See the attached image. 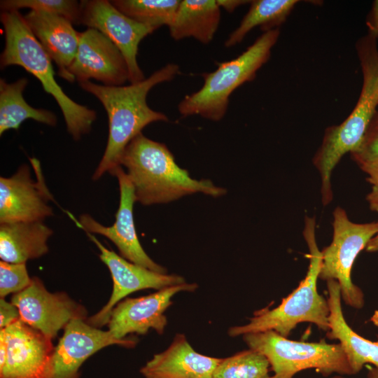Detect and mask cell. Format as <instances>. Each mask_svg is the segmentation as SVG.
<instances>
[{"mask_svg": "<svg viewBox=\"0 0 378 378\" xmlns=\"http://www.w3.org/2000/svg\"><path fill=\"white\" fill-rule=\"evenodd\" d=\"M178 64L169 63L144 80L128 85L106 86L89 81L80 87L94 95L104 107L108 118V136L104 155L92 175L99 179L120 165L121 155L129 143L154 122H167V116L150 108L147 94L156 85L172 80L179 73Z\"/></svg>", "mask_w": 378, "mask_h": 378, "instance_id": "obj_1", "label": "cell"}, {"mask_svg": "<svg viewBox=\"0 0 378 378\" xmlns=\"http://www.w3.org/2000/svg\"><path fill=\"white\" fill-rule=\"evenodd\" d=\"M120 165L127 169L136 201L144 206L169 203L197 192L214 197L227 192L226 189L215 186L209 179L192 178L187 170L177 164L165 144L142 133L126 146Z\"/></svg>", "mask_w": 378, "mask_h": 378, "instance_id": "obj_2", "label": "cell"}, {"mask_svg": "<svg viewBox=\"0 0 378 378\" xmlns=\"http://www.w3.org/2000/svg\"><path fill=\"white\" fill-rule=\"evenodd\" d=\"M356 50L362 72V87L351 113L340 125L327 127L313 163L321 180V193L332 194L331 174L346 153L360 146L368 126L378 109V46L377 39L368 34L356 43Z\"/></svg>", "mask_w": 378, "mask_h": 378, "instance_id": "obj_3", "label": "cell"}, {"mask_svg": "<svg viewBox=\"0 0 378 378\" xmlns=\"http://www.w3.org/2000/svg\"><path fill=\"white\" fill-rule=\"evenodd\" d=\"M5 46L0 56L1 68L18 65L36 77L43 90L53 97L63 114L68 132L76 141L89 133L96 112L72 100L55 78L52 59L31 33L19 11L1 12Z\"/></svg>", "mask_w": 378, "mask_h": 378, "instance_id": "obj_4", "label": "cell"}, {"mask_svg": "<svg viewBox=\"0 0 378 378\" xmlns=\"http://www.w3.org/2000/svg\"><path fill=\"white\" fill-rule=\"evenodd\" d=\"M315 227V218L307 216L303 236L309 250V263L306 276L298 286L283 298L277 307L260 309L254 313L248 323L230 328L228 330L230 336L274 330L288 337L291 331L303 322L314 324L323 331L328 330V302L317 290L322 253L317 246Z\"/></svg>", "mask_w": 378, "mask_h": 378, "instance_id": "obj_5", "label": "cell"}, {"mask_svg": "<svg viewBox=\"0 0 378 378\" xmlns=\"http://www.w3.org/2000/svg\"><path fill=\"white\" fill-rule=\"evenodd\" d=\"M279 35V28L263 32L238 57L217 63L214 71L202 74L203 85L179 102V113L184 117L200 115L212 121L220 120L227 113L231 94L255 78L269 60Z\"/></svg>", "mask_w": 378, "mask_h": 378, "instance_id": "obj_6", "label": "cell"}, {"mask_svg": "<svg viewBox=\"0 0 378 378\" xmlns=\"http://www.w3.org/2000/svg\"><path fill=\"white\" fill-rule=\"evenodd\" d=\"M243 340L249 349L266 357L273 372L270 378H293L298 372L309 369H315L325 377L333 373L354 375L340 343L292 340L274 330L245 334Z\"/></svg>", "mask_w": 378, "mask_h": 378, "instance_id": "obj_7", "label": "cell"}, {"mask_svg": "<svg viewBox=\"0 0 378 378\" xmlns=\"http://www.w3.org/2000/svg\"><path fill=\"white\" fill-rule=\"evenodd\" d=\"M333 236L330 244L321 251L322 265L319 279L335 280L340 287L342 300L354 309L365 304L363 290L351 279L356 258L378 233V220L356 223L337 206L333 211Z\"/></svg>", "mask_w": 378, "mask_h": 378, "instance_id": "obj_8", "label": "cell"}, {"mask_svg": "<svg viewBox=\"0 0 378 378\" xmlns=\"http://www.w3.org/2000/svg\"><path fill=\"white\" fill-rule=\"evenodd\" d=\"M80 2L79 24L98 30L121 52L127 64L130 83L146 78L137 62L139 46L156 27L139 22L115 8L111 1L84 0Z\"/></svg>", "mask_w": 378, "mask_h": 378, "instance_id": "obj_9", "label": "cell"}, {"mask_svg": "<svg viewBox=\"0 0 378 378\" xmlns=\"http://www.w3.org/2000/svg\"><path fill=\"white\" fill-rule=\"evenodd\" d=\"M36 179L31 176L27 164L19 167L10 177L0 178V223L43 221L53 215L50 192L42 172L41 163L29 158Z\"/></svg>", "mask_w": 378, "mask_h": 378, "instance_id": "obj_10", "label": "cell"}, {"mask_svg": "<svg viewBox=\"0 0 378 378\" xmlns=\"http://www.w3.org/2000/svg\"><path fill=\"white\" fill-rule=\"evenodd\" d=\"M118 181L120 202L114 223L104 226L89 214L80 216L78 220L70 214L76 225L85 232L99 234L111 240L118 248L120 255L128 261L150 270L167 273V269L153 261L139 242L135 230L133 207L136 201L134 186L121 165L111 173Z\"/></svg>", "mask_w": 378, "mask_h": 378, "instance_id": "obj_11", "label": "cell"}, {"mask_svg": "<svg viewBox=\"0 0 378 378\" xmlns=\"http://www.w3.org/2000/svg\"><path fill=\"white\" fill-rule=\"evenodd\" d=\"M100 251L99 258L108 268L113 280V290L108 302L86 322L101 328L108 324L115 305L130 294L143 289L162 288L186 283L183 276L160 273L136 265L105 247L92 234L86 232Z\"/></svg>", "mask_w": 378, "mask_h": 378, "instance_id": "obj_12", "label": "cell"}, {"mask_svg": "<svg viewBox=\"0 0 378 378\" xmlns=\"http://www.w3.org/2000/svg\"><path fill=\"white\" fill-rule=\"evenodd\" d=\"M10 302L18 307L22 321L51 339L71 321L87 318L83 305L64 292H49L36 276L25 289L14 294Z\"/></svg>", "mask_w": 378, "mask_h": 378, "instance_id": "obj_13", "label": "cell"}, {"mask_svg": "<svg viewBox=\"0 0 378 378\" xmlns=\"http://www.w3.org/2000/svg\"><path fill=\"white\" fill-rule=\"evenodd\" d=\"M0 330L6 342L0 378H51L52 339L21 319Z\"/></svg>", "mask_w": 378, "mask_h": 378, "instance_id": "obj_14", "label": "cell"}, {"mask_svg": "<svg viewBox=\"0 0 378 378\" xmlns=\"http://www.w3.org/2000/svg\"><path fill=\"white\" fill-rule=\"evenodd\" d=\"M72 81L94 79L106 86H120L130 80L125 59L104 34L88 28L80 34L76 55L67 69Z\"/></svg>", "mask_w": 378, "mask_h": 378, "instance_id": "obj_15", "label": "cell"}, {"mask_svg": "<svg viewBox=\"0 0 378 378\" xmlns=\"http://www.w3.org/2000/svg\"><path fill=\"white\" fill-rule=\"evenodd\" d=\"M196 284L183 283L169 286L139 298H126L111 312L108 331L118 340L130 333L145 335L151 328L162 334L167 320L165 311L172 304V298L182 291H194Z\"/></svg>", "mask_w": 378, "mask_h": 378, "instance_id": "obj_16", "label": "cell"}, {"mask_svg": "<svg viewBox=\"0 0 378 378\" xmlns=\"http://www.w3.org/2000/svg\"><path fill=\"white\" fill-rule=\"evenodd\" d=\"M64 330L55 346L51 378H80L83 363L100 349L113 344L132 348L136 344L132 339H116L108 330L95 328L81 318L71 321Z\"/></svg>", "mask_w": 378, "mask_h": 378, "instance_id": "obj_17", "label": "cell"}, {"mask_svg": "<svg viewBox=\"0 0 378 378\" xmlns=\"http://www.w3.org/2000/svg\"><path fill=\"white\" fill-rule=\"evenodd\" d=\"M33 35L58 68V74L68 82L67 71L78 47L80 34L66 18L48 12L30 10L23 15Z\"/></svg>", "mask_w": 378, "mask_h": 378, "instance_id": "obj_18", "label": "cell"}, {"mask_svg": "<svg viewBox=\"0 0 378 378\" xmlns=\"http://www.w3.org/2000/svg\"><path fill=\"white\" fill-rule=\"evenodd\" d=\"M221 358L197 352L183 334H177L170 346L156 354L143 366L144 378H212Z\"/></svg>", "mask_w": 378, "mask_h": 378, "instance_id": "obj_19", "label": "cell"}, {"mask_svg": "<svg viewBox=\"0 0 378 378\" xmlns=\"http://www.w3.org/2000/svg\"><path fill=\"white\" fill-rule=\"evenodd\" d=\"M327 282L330 314L326 337L337 340L344 351L354 374L366 364L378 368V340L372 341L356 333L347 323L342 308L340 287L335 280Z\"/></svg>", "mask_w": 378, "mask_h": 378, "instance_id": "obj_20", "label": "cell"}, {"mask_svg": "<svg viewBox=\"0 0 378 378\" xmlns=\"http://www.w3.org/2000/svg\"><path fill=\"white\" fill-rule=\"evenodd\" d=\"M52 233L43 221L0 223V258L11 263L40 258L48 252Z\"/></svg>", "mask_w": 378, "mask_h": 378, "instance_id": "obj_21", "label": "cell"}, {"mask_svg": "<svg viewBox=\"0 0 378 378\" xmlns=\"http://www.w3.org/2000/svg\"><path fill=\"white\" fill-rule=\"evenodd\" d=\"M220 20V8L217 0L180 1L169 27L170 36L176 41L193 38L208 44L212 41Z\"/></svg>", "mask_w": 378, "mask_h": 378, "instance_id": "obj_22", "label": "cell"}, {"mask_svg": "<svg viewBox=\"0 0 378 378\" xmlns=\"http://www.w3.org/2000/svg\"><path fill=\"white\" fill-rule=\"evenodd\" d=\"M28 84L26 78L13 83L0 79V135L8 130H18L27 119L54 127L57 117L52 111L30 106L23 97V91Z\"/></svg>", "mask_w": 378, "mask_h": 378, "instance_id": "obj_23", "label": "cell"}, {"mask_svg": "<svg viewBox=\"0 0 378 378\" xmlns=\"http://www.w3.org/2000/svg\"><path fill=\"white\" fill-rule=\"evenodd\" d=\"M298 0H255L239 26L232 31L224 45L230 48L240 43L253 28L260 27L263 31L279 28L285 22Z\"/></svg>", "mask_w": 378, "mask_h": 378, "instance_id": "obj_24", "label": "cell"}, {"mask_svg": "<svg viewBox=\"0 0 378 378\" xmlns=\"http://www.w3.org/2000/svg\"><path fill=\"white\" fill-rule=\"evenodd\" d=\"M111 2L129 18L159 29L172 23L178 0H112Z\"/></svg>", "mask_w": 378, "mask_h": 378, "instance_id": "obj_25", "label": "cell"}, {"mask_svg": "<svg viewBox=\"0 0 378 378\" xmlns=\"http://www.w3.org/2000/svg\"><path fill=\"white\" fill-rule=\"evenodd\" d=\"M270 372L266 357L248 349L221 358L212 378H270Z\"/></svg>", "mask_w": 378, "mask_h": 378, "instance_id": "obj_26", "label": "cell"}, {"mask_svg": "<svg viewBox=\"0 0 378 378\" xmlns=\"http://www.w3.org/2000/svg\"><path fill=\"white\" fill-rule=\"evenodd\" d=\"M0 8L2 12L22 8L48 12L63 16L76 24H79L81 10L80 2L74 0H1Z\"/></svg>", "mask_w": 378, "mask_h": 378, "instance_id": "obj_27", "label": "cell"}, {"mask_svg": "<svg viewBox=\"0 0 378 378\" xmlns=\"http://www.w3.org/2000/svg\"><path fill=\"white\" fill-rule=\"evenodd\" d=\"M26 263L0 262V297L4 298L10 293H18L31 283Z\"/></svg>", "mask_w": 378, "mask_h": 378, "instance_id": "obj_28", "label": "cell"}, {"mask_svg": "<svg viewBox=\"0 0 378 378\" xmlns=\"http://www.w3.org/2000/svg\"><path fill=\"white\" fill-rule=\"evenodd\" d=\"M350 154L356 164L378 157V109L371 119L360 146Z\"/></svg>", "mask_w": 378, "mask_h": 378, "instance_id": "obj_29", "label": "cell"}, {"mask_svg": "<svg viewBox=\"0 0 378 378\" xmlns=\"http://www.w3.org/2000/svg\"><path fill=\"white\" fill-rule=\"evenodd\" d=\"M20 319L18 307L11 302L4 298L0 299V328H5L13 323Z\"/></svg>", "mask_w": 378, "mask_h": 378, "instance_id": "obj_30", "label": "cell"}, {"mask_svg": "<svg viewBox=\"0 0 378 378\" xmlns=\"http://www.w3.org/2000/svg\"><path fill=\"white\" fill-rule=\"evenodd\" d=\"M368 177L367 181L370 184H378V157L357 164Z\"/></svg>", "mask_w": 378, "mask_h": 378, "instance_id": "obj_31", "label": "cell"}, {"mask_svg": "<svg viewBox=\"0 0 378 378\" xmlns=\"http://www.w3.org/2000/svg\"><path fill=\"white\" fill-rule=\"evenodd\" d=\"M368 34L378 39V0L372 2L365 20Z\"/></svg>", "mask_w": 378, "mask_h": 378, "instance_id": "obj_32", "label": "cell"}, {"mask_svg": "<svg viewBox=\"0 0 378 378\" xmlns=\"http://www.w3.org/2000/svg\"><path fill=\"white\" fill-rule=\"evenodd\" d=\"M251 1L245 0H217L219 7L229 13L233 12L239 6L251 3Z\"/></svg>", "mask_w": 378, "mask_h": 378, "instance_id": "obj_33", "label": "cell"}, {"mask_svg": "<svg viewBox=\"0 0 378 378\" xmlns=\"http://www.w3.org/2000/svg\"><path fill=\"white\" fill-rule=\"evenodd\" d=\"M366 200L370 209L378 212V184L372 186L371 191L366 197Z\"/></svg>", "mask_w": 378, "mask_h": 378, "instance_id": "obj_34", "label": "cell"}, {"mask_svg": "<svg viewBox=\"0 0 378 378\" xmlns=\"http://www.w3.org/2000/svg\"><path fill=\"white\" fill-rule=\"evenodd\" d=\"M368 252H377L378 251V233L369 241L366 248Z\"/></svg>", "mask_w": 378, "mask_h": 378, "instance_id": "obj_35", "label": "cell"}, {"mask_svg": "<svg viewBox=\"0 0 378 378\" xmlns=\"http://www.w3.org/2000/svg\"><path fill=\"white\" fill-rule=\"evenodd\" d=\"M367 378H378V368L372 366H367Z\"/></svg>", "mask_w": 378, "mask_h": 378, "instance_id": "obj_36", "label": "cell"}, {"mask_svg": "<svg viewBox=\"0 0 378 378\" xmlns=\"http://www.w3.org/2000/svg\"><path fill=\"white\" fill-rule=\"evenodd\" d=\"M373 325L378 327V310H375L370 318Z\"/></svg>", "mask_w": 378, "mask_h": 378, "instance_id": "obj_37", "label": "cell"}, {"mask_svg": "<svg viewBox=\"0 0 378 378\" xmlns=\"http://www.w3.org/2000/svg\"><path fill=\"white\" fill-rule=\"evenodd\" d=\"M330 378H346L345 377H344L343 375H341V374H337L335 376H332Z\"/></svg>", "mask_w": 378, "mask_h": 378, "instance_id": "obj_38", "label": "cell"}]
</instances>
